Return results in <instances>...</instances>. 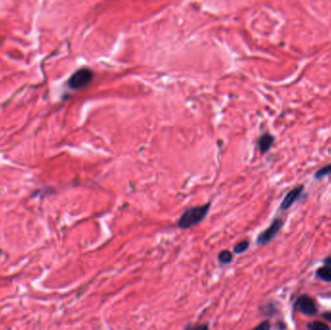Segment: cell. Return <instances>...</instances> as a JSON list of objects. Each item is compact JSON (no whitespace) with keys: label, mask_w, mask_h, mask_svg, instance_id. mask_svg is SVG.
I'll use <instances>...</instances> for the list:
<instances>
[{"label":"cell","mask_w":331,"mask_h":330,"mask_svg":"<svg viewBox=\"0 0 331 330\" xmlns=\"http://www.w3.org/2000/svg\"><path fill=\"white\" fill-rule=\"evenodd\" d=\"M210 206L211 203L207 202L199 206H194L188 208L178 219L177 221L178 228L182 230H187L199 225L201 221L204 220V218L208 214Z\"/></svg>","instance_id":"1"},{"label":"cell","mask_w":331,"mask_h":330,"mask_svg":"<svg viewBox=\"0 0 331 330\" xmlns=\"http://www.w3.org/2000/svg\"><path fill=\"white\" fill-rule=\"evenodd\" d=\"M94 79V72L88 68H82L76 71L68 81V87L78 90L87 88Z\"/></svg>","instance_id":"2"},{"label":"cell","mask_w":331,"mask_h":330,"mask_svg":"<svg viewBox=\"0 0 331 330\" xmlns=\"http://www.w3.org/2000/svg\"><path fill=\"white\" fill-rule=\"evenodd\" d=\"M283 224H284V222H283V220L281 218L274 219L273 222L271 223V225L265 231H264L260 236H258L257 243L259 245H265V244H267L269 241H271L276 236V235L279 233V231L283 227Z\"/></svg>","instance_id":"3"},{"label":"cell","mask_w":331,"mask_h":330,"mask_svg":"<svg viewBox=\"0 0 331 330\" xmlns=\"http://www.w3.org/2000/svg\"><path fill=\"white\" fill-rule=\"evenodd\" d=\"M295 308L300 313L309 316H313L318 312V308L315 301L307 295H302L296 300Z\"/></svg>","instance_id":"4"},{"label":"cell","mask_w":331,"mask_h":330,"mask_svg":"<svg viewBox=\"0 0 331 330\" xmlns=\"http://www.w3.org/2000/svg\"><path fill=\"white\" fill-rule=\"evenodd\" d=\"M303 191H304V186L303 185H298L293 189H291L286 196H285L284 199L280 205V208L282 210H287L288 209L293 203H295L298 199H300V198L303 195Z\"/></svg>","instance_id":"5"},{"label":"cell","mask_w":331,"mask_h":330,"mask_svg":"<svg viewBox=\"0 0 331 330\" xmlns=\"http://www.w3.org/2000/svg\"><path fill=\"white\" fill-rule=\"evenodd\" d=\"M274 141H275L274 137L269 133H265L262 136H260V138L258 139V142H257L260 152L262 154L268 152L270 150V148L272 147Z\"/></svg>","instance_id":"6"},{"label":"cell","mask_w":331,"mask_h":330,"mask_svg":"<svg viewBox=\"0 0 331 330\" xmlns=\"http://www.w3.org/2000/svg\"><path fill=\"white\" fill-rule=\"evenodd\" d=\"M317 276L326 282H331V268L329 266H323L317 270Z\"/></svg>","instance_id":"7"},{"label":"cell","mask_w":331,"mask_h":330,"mask_svg":"<svg viewBox=\"0 0 331 330\" xmlns=\"http://www.w3.org/2000/svg\"><path fill=\"white\" fill-rule=\"evenodd\" d=\"M331 164H328L324 167H322L321 169H319L316 174L314 175V177L316 179H322L328 176H331Z\"/></svg>","instance_id":"8"},{"label":"cell","mask_w":331,"mask_h":330,"mask_svg":"<svg viewBox=\"0 0 331 330\" xmlns=\"http://www.w3.org/2000/svg\"><path fill=\"white\" fill-rule=\"evenodd\" d=\"M218 260L223 264H231L233 261V253L229 250H224L218 255Z\"/></svg>","instance_id":"9"},{"label":"cell","mask_w":331,"mask_h":330,"mask_svg":"<svg viewBox=\"0 0 331 330\" xmlns=\"http://www.w3.org/2000/svg\"><path fill=\"white\" fill-rule=\"evenodd\" d=\"M309 330H331V328L322 322H313L308 325Z\"/></svg>","instance_id":"10"},{"label":"cell","mask_w":331,"mask_h":330,"mask_svg":"<svg viewBox=\"0 0 331 330\" xmlns=\"http://www.w3.org/2000/svg\"><path fill=\"white\" fill-rule=\"evenodd\" d=\"M249 246H250L249 241H247V240L240 241L239 243H237V245L235 246L234 252H235L236 254H241V253L245 252V251L249 248Z\"/></svg>","instance_id":"11"},{"label":"cell","mask_w":331,"mask_h":330,"mask_svg":"<svg viewBox=\"0 0 331 330\" xmlns=\"http://www.w3.org/2000/svg\"><path fill=\"white\" fill-rule=\"evenodd\" d=\"M270 324L269 322L265 321V322H263L262 324H260L258 327H256L255 329L253 330H270Z\"/></svg>","instance_id":"12"},{"label":"cell","mask_w":331,"mask_h":330,"mask_svg":"<svg viewBox=\"0 0 331 330\" xmlns=\"http://www.w3.org/2000/svg\"><path fill=\"white\" fill-rule=\"evenodd\" d=\"M187 330H209V329H208V326L205 324V325H199V326H196V327L191 328V329Z\"/></svg>","instance_id":"13"},{"label":"cell","mask_w":331,"mask_h":330,"mask_svg":"<svg viewBox=\"0 0 331 330\" xmlns=\"http://www.w3.org/2000/svg\"><path fill=\"white\" fill-rule=\"evenodd\" d=\"M325 263H326L327 266H329V267H331V256L325 260Z\"/></svg>","instance_id":"14"},{"label":"cell","mask_w":331,"mask_h":330,"mask_svg":"<svg viewBox=\"0 0 331 330\" xmlns=\"http://www.w3.org/2000/svg\"><path fill=\"white\" fill-rule=\"evenodd\" d=\"M324 318H325L326 320H328L329 322H331V313H328V314H325V315H324Z\"/></svg>","instance_id":"15"}]
</instances>
